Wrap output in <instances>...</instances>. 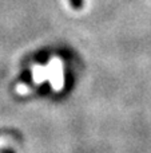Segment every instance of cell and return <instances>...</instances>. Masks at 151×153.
<instances>
[{
  "instance_id": "cell-1",
  "label": "cell",
  "mask_w": 151,
  "mask_h": 153,
  "mask_svg": "<svg viewBox=\"0 0 151 153\" xmlns=\"http://www.w3.org/2000/svg\"><path fill=\"white\" fill-rule=\"evenodd\" d=\"M68 1L74 10H82L83 4H84V0H68Z\"/></svg>"
}]
</instances>
